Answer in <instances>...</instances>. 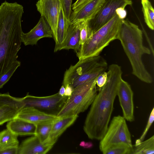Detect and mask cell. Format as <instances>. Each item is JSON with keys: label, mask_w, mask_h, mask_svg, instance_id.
<instances>
[{"label": "cell", "mask_w": 154, "mask_h": 154, "mask_svg": "<svg viewBox=\"0 0 154 154\" xmlns=\"http://www.w3.org/2000/svg\"><path fill=\"white\" fill-rule=\"evenodd\" d=\"M107 79L100 88L91 105L84 122L83 130L88 138L100 140L109 124L119 85L122 78L121 67L112 64L108 68Z\"/></svg>", "instance_id": "6da1fadb"}, {"label": "cell", "mask_w": 154, "mask_h": 154, "mask_svg": "<svg viewBox=\"0 0 154 154\" xmlns=\"http://www.w3.org/2000/svg\"><path fill=\"white\" fill-rule=\"evenodd\" d=\"M23 12V6L16 2L5 1L0 6V78L17 60Z\"/></svg>", "instance_id": "7a4b0ae2"}, {"label": "cell", "mask_w": 154, "mask_h": 154, "mask_svg": "<svg viewBox=\"0 0 154 154\" xmlns=\"http://www.w3.org/2000/svg\"><path fill=\"white\" fill-rule=\"evenodd\" d=\"M143 32L138 26L128 19L122 21L117 39L119 40L131 63L132 74L141 81L150 84L153 82L151 75L143 62L144 54H151L150 48L143 44Z\"/></svg>", "instance_id": "3957f363"}, {"label": "cell", "mask_w": 154, "mask_h": 154, "mask_svg": "<svg viewBox=\"0 0 154 154\" xmlns=\"http://www.w3.org/2000/svg\"><path fill=\"white\" fill-rule=\"evenodd\" d=\"M122 20L116 14L107 23L93 33L80 46L76 53L79 60L99 55L112 41L117 39Z\"/></svg>", "instance_id": "277c9868"}, {"label": "cell", "mask_w": 154, "mask_h": 154, "mask_svg": "<svg viewBox=\"0 0 154 154\" xmlns=\"http://www.w3.org/2000/svg\"><path fill=\"white\" fill-rule=\"evenodd\" d=\"M95 79L74 88L57 116L60 118L78 115L91 105L97 90Z\"/></svg>", "instance_id": "5b68a950"}, {"label": "cell", "mask_w": 154, "mask_h": 154, "mask_svg": "<svg viewBox=\"0 0 154 154\" xmlns=\"http://www.w3.org/2000/svg\"><path fill=\"white\" fill-rule=\"evenodd\" d=\"M131 135L123 116L118 115L112 119L103 138L99 148L101 152L113 146L124 144L132 147Z\"/></svg>", "instance_id": "8992f818"}, {"label": "cell", "mask_w": 154, "mask_h": 154, "mask_svg": "<svg viewBox=\"0 0 154 154\" xmlns=\"http://www.w3.org/2000/svg\"><path fill=\"white\" fill-rule=\"evenodd\" d=\"M68 97L61 96L57 93L42 97L35 96L27 93L25 97L21 98L25 106H32L45 113L57 116Z\"/></svg>", "instance_id": "52a82bcc"}, {"label": "cell", "mask_w": 154, "mask_h": 154, "mask_svg": "<svg viewBox=\"0 0 154 154\" xmlns=\"http://www.w3.org/2000/svg\"><path fill=\"white\" fill-rule=\"evenodd\" d=\"M131 0H105L102 7L95 17L88 20V25L92 34L107 23L116 14L118 8H125L131 5Z\"/></svg>", "instance_id": "ba28073f"}, {"label": "cell", "mask_w": 154, "mask_h": 154, "mask_svg": "<svg viewBox=\"0 0 154 154\" xmlns=\"http://www.w3.org/2000/svg\"><path fill=\"white\" fill-rule=\"evenodd\" d=\"M36 6L41 16L50 25L56 45L57 42V27L61 6L60 0H39Z\"/></svg>", "instance_id": "9c48e42d"}, {"label": "cell", "mask_w": 154, "mask_h": 154, "mask_svg": "<svg viewBox=\"0 0 154 154\" xmlns=\"http://www.w3.org/2000/svg\"><path fill=\"white\" fill-rule=\"evenodd\" d=\"M107 62L100 55L79 61L74 65H71L65 72L63 85L65 87L70 85L75 79L94 67Z\"/></svg>", "instance_id": "30bf717a"}, {"label": "cell", "mask_w": 154, "mask_h": 154, "mask_svg": "<svg viewBox=\"0 0 154 154\" xmlns=\"http://www.w3.org/2000/svg\"><path fill=\"white\" fill-rule=\"evenodd\" d=\"M133 94L130 85L122 78L118 87L117 95L122 109L123 117L130 122L134 120Z\"/></svg>", "instance_id": "8fae6325"}, {"label": "cell", "mask_w": 154, "mask_h": 154, "mask_svg": "<svg viewBox=\"0 0 154 154\" xmlns=\"http://www.w3.org/2000/svg\"><path fill=\"white\" fill-rule=\"evenodd\" d=\"M44 38H53V35L50 25L42 16L32 29L26 33L23 32L21 35L22 42L25 46L36 45L39 40Z\"/></svg>", "instance_id": "7c38bea8"}, {"label": "cell", "mask_w": 154, "mask_h": 154, "mask_svg": "<svg viewBox=\"0 0 154 154\" xmlns=\"http://www.w3.org/2000/svg\"><path fill=\"white\" fill-rule=\"evenodd\" d=\"M15 118L35 125L54 122L61 118L44 112L33 107L26 106L18 111Z\"/></svg>", "instance_id": "4fadbf2b"}, {"label": "cell", "mask_w": 154, "mask_h": 154, "mask_svg": "<svg viewBox=\"0 0 154 154\" xmlns=\"http://www.w3.org/2000/svg\"><path fill=\"white\" fill-rule=\"evenodd\" d=\"M105 0H92L79 11L72 12L69 20L72 24L94 18L100 10Z\"/></svg>", "instance_id": "5bb4252c"}, {"label": "cell", "mask_w": 154, "mask_h": 154, "mask_svg": "<svg viewBox=\"0 0 154 154\" xmlns=\"http://www.w3.org/2000/svg\"><path fill=\"white\" fill-rule=\"evenodd\" d=\"M53 146L42 144L36 136L33 135L24 140L19 145L17 154H45Z\"/></svg>", "instance_id": "9a60e30c"}, {"label": "cell", "mask_w": 154, "mask_h": 154, "mask_svg": "<svg viewBox=\"0 0 154 154\" xmlns=\"http://www.w3.org/2000/svg\"><path fill=\"white\" fill-rule=\"evenodd\" d=\"M78 117V115L68 116L54 121L50 133L49 144L54 145L60 136L75 122Z\"/></svg>", "instance_id": "2e32d148"}, {"label": "cell", "mask_w": 154, "mask_h": 154, "mask_svg": "<svg viewBox=\"0 0 154 154\" xmlns=\"http://www.w3.org/2000/svg\"><path fill=\"white\" fill-rule=\"evenodd\" d=\"M6 127L17 136L36 135L35 125L19 118H15L8 121Z\"/></svg>", "instance_id": "e0dca14e"}, {"label": "cell", "mask_w": 154, "mask_h": 154, "mask_svg": "<svg viewBox=\"0 0 154 154\" xmlns=\"http://www.w3.org/2000/svg\"><path fill=\"white\" fill-rule=\"evenodd\" d=\"M80 22L71 24L69 27L65 39L60 48L73 50L76 53L80 47Z\"/></svg>", "instance_id": "ac0fdd59"}, {"label": "cell", "mask_w": 154, "mask_h": 154, "mask_svg": "<svg viewBox=\"0 0 154 154\" xmlns=\"http://www.w3.org/2000/svg\"><path fill=\"white\" fill-rule=\"evenodd\" d=\"M71 24L69 20L65 15L61 4L57 27V42L55 45L54 52L60 51V47L65 39L69 27Z\"/></svg>", "instance_id": "d6986e66"}, {"label": "cell", "mask_w": 154, "mask_h": 154, "mask_svg": "<svg viewBox=\"0 0 154 154\" xmlns=\"http://www.w3.org/2000/svg\"><path fill=\"white\" fill-rule=\"evenodd\" d=\"M107 68V62L98 65L75 79L70 85L74 89L78 86L95 79L100 74L105 71Z\"/></svg>", "instance_id": "ffe728a7"}, {"label": "cell", "mask_w": 154, "mask_h": 154, "mask_svg": "<svg viewBox=\"0 0 154 154\" xmlns=\"http://www.w3.org/2000/svg\"><path fill=\"white\" fill-rule=\"evenodd\" d=\"M154 153V135L146 140L140 142L136 140L132 145V154H153Z\"/></svg>", "instance_id": "44dd1931"}, {"label": "cell", "mask_w": 154, "mask_h": 154, "mask_svg": "<svg viewBox=\"0 0 154 154\" xmlns=\"http://www.w3.org/2000/svg\"><path fill=\"white\" fill-rule=\"evenodd\" d=\"M17 137L7 128L0 131V148L18 147Z\"/></svg>", "instance_id": "7402d4cb"}, {"label": "cell", "mask_w": 154, "mask_h": 154, "mask_svg": "<svg viewBox=\"0 0 154 154\" xmlns=\"http://www.w3.org/2000/svg\"><path fill=\"white\" fill-rule=\"evenodd\" d=\"M142 10L144 21L148 27L151 30L154 29V10L149 0H141Z\"/></svg>", "instance_id": "603a6c76"}, {"label": "cell", "mask_w": 154, "mask_h": 154, "mask_svg": "<svg viewBox=\"0 0 154 154\" xmlns=\"http://www.w3.org/2000/svg\"><path fill=\"white\" fill-rule=\"evenodd\" d=\"M54 122L35 125V136L42 144L51 145L49 144L48 142L51 129Z\"/></svg>", "instance_id": "cb8c5ba5"}, {"label": "cell", "mask_w": 154, "mask_h": 154, "mask_svg": "<svg viewBox=\"0 0 154 154\" xmlns=\"http://www.w3.org/2000/svg\"><path fill=\"white\" fill-rule=\"evenodd\" d=\"M20 109L12 106L3 105L0 107V125L15 118Z\"/></svg>", "instance_id": "d4e9b609"}, {"label": "cell", "mask_w": 154, "mask_h": 154, "mask_svg": "<svg viewBox=\"0 0 154 154\" xmlns=\"http://www.w3.org/2000/svg\"><path fill=\"white\" fill-rule=\"evenodd\" d=\"M5 105L12 106L19 109L25 106L21 98L11 96L8 93L0 94V107Z\"/></svg>", "instance_id": "484cf974"}, {"label": "cell", "mask_w": 154, "mask_h": 154, "mask_svg": "<svg viewBox=\"0 0 154 154\" xmlns=\"http://www.w3.org/2000/svg\"><path fill=\"white\" fill-rule=\"evenodd\" d=\"M132 147L124 144L112 146L104 151L103 154H132Z\"/></svg>", "instance_id": "4316f807"}, {"label": "cell", "mask_w": 154, "mask_h": 154, "mask_svg": "<svg viewBox=\"0 0 154 154\" xmlns=\"http://www.w3.org/2000/svg\"><path fill=\"white\" fill-rule=\"evenodd\" d=\"M80 33L79 44L83 45L92 35L89 28L88 20L80 22Z\"/></svg>", "instance_id": "83f0119b"}, {"label": "cell", "mask_w": 154, "mask_h": 154, "mask_svg": "<svg viewBox=\"0 0 154 154\" xmlns=\"http://www.w3.org/2000/svg\"><path fill=\"white\" fill-rule=\"evenodd\" d=\"M21 62L17 60L14 64L10 70L3 75L0 78V89L9 80L17 68L20 66Z\"/></svg>", "instance_id": "f1b7e54d"}, {"label": "cell", "mask_w": 154, "mask_h": 154, "mask_svg": "<svg viewBox=\"0 0 154 154\" xmlns=\"http://www.w3.org/2000/svg\"><path fill=\"white\" fill-rule=\"evenodd\" d=\"M72 0H60V2L66 17L69 20L72 12L71 10Z\"/></svg>", "instance_id": "f546056e"}, {"label": "cell", "mask_w": 154, "mask_h": 154, "mask_svg": "<svg viewBox=\"0 0 154 154\" xmlns=\"http://www.w3.org/2000/svg\"><path fill=\"white\" fill-rule=\"evenodd\" d=\"M154 120V108L151 111L146 126L139 139L140 142L143 141L150 126Z\"/></svg>", "instance_id": "4dcf8cb0"}, {"label": "cell", "mask_w": 154, "mask_h": 154, "mask_svg": "<svg viewBox=\"0 0 154 154\" xmlns=\"http://www.w3.org/2000/svg\"><path fill=\"white\" fill-rule=\"evenodd\" d=\"M107 79V73L104 71L100 74L96 78V84L100 88L106 83Z\"/></svg>", "instance_id": "1f68e13d"}, {"label": "cell", "mask_w": 154, "mask_h": 154, "mask_svg": "<svg viewBox=\"0 0 154 154\" xmlns=\"http://www.w3.org/2000/svg\"><path fill=\"white\" fill-rule=\"evenodd\" d=\"M92 0H77L72 5V7L73 11L76 12L82 8Z\"/></svg>", "instance_id": "d6a6232c"}, {"label": "cell", "mask_w": 154, "mask_h": 154, "mask_svg": "<svg viewBox=\"0 0 154 154\" xmlns=\"http://www.w3.org/2000/svg\"><path fill=\"white\" fill-rule=\"evenodd\" d=\"M18 147L0 148V154H17Z\"/></svg>", "instance_id": "836d02e7"}, {"label": "cell", "mask_w": 154, "mask_h": 154, "mask_svg": "<svg viewBox=\"0 0 154 154\" xmlns=\"http://www.w3.org/2000/svg\"><path fill=\"white\" fill-rule=\"evenodd\" d=\"M125 9V8L120 7L116 10V14L122 20L125 19L127 15V11Z\"/></svg>", "instance_id": "e575fe53"}, {"label": "cell", "mask_w": 154, "mask_h": 154, "mask_svg": "<svg viewBox=\"0 0 154 154\" xmlns=\"http://www.w3.org/2000/svg\"><path fill=\"white\" fill-rule=\"evenodd\" d=\"M65 91L64 94V96L69 97H70L73 91V89L69 85H67L65 87Z\"/></svg>", "instance_id": "d590c367"}, {"label": "cell", "mask_w": 154, "mask_h": 154, "mask_svg": "<svg viewBox=\"0 0 154 154\" xmlns=\"http://www.w3.org/2000/svg\"><path fill=\"white\" fill-rule=\"evenodd\" d=\"M65 88L64 86L62 85L61 87L59 92V94L61 96H64L65 92Z\"/></svg>", "instance_id": "8d00e7d4"}]
</instances>
